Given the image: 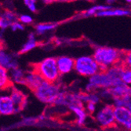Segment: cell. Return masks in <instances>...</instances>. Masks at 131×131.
Wrapping results in <instances>:
<instances>
[{
	"label": "cell",
	"instance_id": "35",
	"mask_svg": "<svg viewBox=\"0 0 131 131\" xmlns=\"http://www.w3.org/2000/svg\"><path fill=\"white\" fill-rule=\"evenodd\" d=\"M59 1H63V2H68V1H70V0H59Z\"/></svg>",
	"mask_w": 131,
	"mask_h": 131
},
{
	"label": "cell",
	"instance_id": "18",
	"mask_svg": "<svg viewBox=\"0 0 131 131\" xmlns=\"http://www.w3.org/2000/svg\"><path fill=\"white\" fill-rule=\"evenodd\" d=\"M13 86L9 74V70L0 65V91H6Z\"/></svg>",
	"mask_w": 131,
	"mask_h": 131
},
{
	"label": "cell",
	"instance_id": "19",
	"mask_svg": "<svg viewBox=\"0 0 131 131\" xmlns=\"http://www.w3.org/2000/svg\"><path fill=\"white\" fill-rule=\"evenodd\" d=\"M38 46V42L36 40V37H35V32H30L28 35V39L27 41L23 44L20 50L19 54H24L26 53Z\"/></svg>",
	"mask_w": 131,
	"mask_h": 131
},
{
	"label": "cell",
	"instance_id": "5",
	"mask_svg": "<svg viewBox=\"0 0 131 131\" xmlns=\"http://www.w3.org/2000/svg\"><path fill=\"white\" fill-rule=\"evenodd\" d=\"M94 118L99 126L102 128H110L115 126L114 116V106L107 104L94 113Z\"/></svg>",
	"mask_w": 131,
	"mask_h": 131
},
{
	"label": "cell",
	"instance_id": "24",
	"mask_svg": "<svg viewBox=\"0 0 131 131\" xmlns=\"http://www.w3.org/2000/svg\"><path fill=\"white\" fill-rule=\"evenodd\" d=\"M97 92L99 95L101 100H104V101L112 100V96L108 88H102V89L98 90Z\"/></svg>",
	"mask_w": 131,
	"mask_h": 131
},
{
	"label": "cell",
	"instance_id": "28",
	"mask_svg": "<svg viewBox=\"0 0 131 131\" xmlns=\"http://www.w3.org/2000/svg\"><path fill=\"white\" fill-rule=\"evenodd\" d=\"M84 108L87 114L93 115L97 111V104L93 102H87L84 104Z\"/></svg>",
	"mask_w": 131,
	"mask_h": 131
},
{
	"label": "cell",
	"instance_id": "7",
	"mask_svg": "<svg viewBox=\"0 0 131 131\" xmlns=\"http://www.w3.org/2000/svg\"><path fill=\"white\" fill-rule=\"evenodd\" d=\"M0 65L7 70L19 66L18 55L8 50L1 43H0Z\"/></svg>",
	"mask_w": 131,
	"mask_h": 131
},
{
	"label": "cell",
	"instance_id": "16",
	"mask_svg": "<svg viewBox=\"0 0 131 131\" xmlns=\"http://www.w3.org/2000/svg\"><path fill=\"white\" fill-rule=\"evenodd\" d=\"M25 73H26V71L25 70H23L22 68H20L19 66L9 70L10 80H11L12 83H13V85L18 84V85L24 86Z\"/></svg>",
	"mask_w": 131,
	"mask_h": 131
},
{
	"label": "cell",
	"instance_id": "21",
	"mask_svg": "<svg viewBox=\"0 0 131 131\" xmlns=\"http://www.w3.org/2000/svg\"><path fill=\"white\" fill-rule=\"evenodd\" d=\"M113 6L111 5H96V6H93L91 8L86 9L84 13H82V17H90L92 16H95L97 13L100 11H103L105 9H108L112 8Z\"/></svg>",
	"mask_w": 131,
	"mask_h": 131
},
{
	"label": "cell",
	"instance_id": "3",
	"mask_svg": "<svg viewBox=\"0 0 131 131\" xmlns=\"http://www.w3.org/2000/svg\"><path fill=\"white\" fill-rule=\"evenodd\" d=\"M61 87L58 82H51L43 80L41 84L33 90L34 95L40 102L52 105L54 104Z\"/></svg>",
	"mask_w": 131,
	"mask_h": 131
},
{
	"label": "cell",
	"instance_id": "10",
	"mask_svg": "<svg viewBox=\"0 0 131 131\" xmlns=\"http://www.w3.org/2000/svg\"><path fill=\"white\" fill-rule=\"evenodd\" d=\"M56 63L61 75H67L74 70L75 59L68 56H61L56 58Z\"/></svg>",
	"mask_w": 131,
	"mask_h": 131
},
{
	"label": "cell",
	"instance_id": "17",
	"mask_svg": "<svg viewBox=\"0 0 131 131\" xmlns=\"http://www.w3.org/2000/svg\"><path fill=\"white\" fill-rule=\"evenodd\" d=\"M124 67L125 66H123L121 64H118L111 66L105 70L106 73L108 74V76L113 80L114 85L117 84V83L120 82L122 81L120 77H121V74H122V71H123Z\"/></svg>",
	"mask_w": 131,
	"mask_h": 131
},
{
	"label": "cell",
	"instance_id": "6",
	"mask_svg": "<svg viewBox=\"0 0 131 131\" xmlns=\"http://www.w3.org/2000/svg\"><path fill=\"white\" fill-rule=\"evenodd\" d=\"M114 116L115 125L123 127L126 131L131 129V109L126 107L114 108Z\"/></svg>",
	"mask_w": 131,
	"mask_h": 131
},
{
	"label": "cell",
	"instance_id": "31",
	"mask_svg": "<svg viewBox=\"0 0 131 131\" xmlns=\"http://www.w3.org/2000/svg\"><path fill=\"white\" fill-rule=\"evenodd\" d=\"M117 1H118V0H106V3H107V4H108V5L112 6V4H114Z\"/></svg>",
	"mask_w": 131,
	"mask_h": 131
},
{
	"label": "cell",
	"instance_id": "27",
	"mask_svg": "<svg viewBox=\"0 0 131 131\" xmlns=\"http://www.w3.org/2000/svg\"><path fill=\"white\" fill-rule=\"evenodd\" d=\"M121 64L125 67L130 68V66H131V53H130V51L123 52V57L121 59Z\"/></svg>",
	"mask_w": 131,
	"mask_h": 131
},
{
	"label": "cell",
	"instance_id": "26",
	"mask_svg": "<svg viewBox=\"0 0 131 131\" xmlns=\"http://www.w3.org/2000/svg\"><path fill=\"white\" fill-rule=\"evenodd\" d=\"M24 3L31 13H36L38 10L37 3L38 0H23Z\"/></svg>",
	"mask_w": 131,
	"mask_h": 131
},
{
	"label": "cell",
	"instance_id": "9",
	"mask_svg": "<svg viewBox=\"0 0 131 131\" xmlns=\"http://www.w3.org/2000/svg\"><path fill=\"white\" fill-rule=\"evenodd\" d=\"M9 97L16 107V112H21L27 105V96L20 90L14 87V85L9 88Z\"/></svg>",
	"mask_w": 131,
	"mask_h": 131
},
{
	"label": "cell",
	"instance_id": "1",
	"mask_svg": "<svg viewBox=\"0 0 131 131\" xmlns=\"http://www.w3.org/2000/svg\"><path fill=\"white\" fill-rule=\"evenodd\" d=\"M123 53V51L113 48V47L97 46L94 49L92 56L98 64L101 71H105L111 66L121 64Z\"/></svg>",
	"mask_w": 131,
	"mask_h": 131
},
{
	"label": "cell",
	"instance_id": "12",
	"mask_svg": "<svg viewBox=\"0 0 131 131\" xmlns=\"http://www.w3.org/2000/svg\"><path fill=\"white\" fill-rule=\"evenodd\" d=\"M16 107L13 101L11 100L9 94H4L0 96V115H11L16 114Z\"/></svg>",
	"mask_w": 131,
	"mask_h": 131
},
{
	"label": "cell",
	"instance_id": "30",
	"mask_svg": "<svg viewBox=\"0 0 131 131\" xmlns=\"http://www.w3.org/2000/svg\"><path fill=\"white\" fill-rule=\"evenodd\" d=\"M97 90L98 89L90 82H87V84L85 86V92H97Z\"/></svg>",
	"mask_w": 131,
	"mask_h": 131
},
{
	"label": "cell",
	"instance_id": "33",
	"mask_svg": "<svg viewBox=\"0 0 131 131\" xmlns=\"http://www.w3.org/2000/svg\"><path fill=\"white\" fill-rule=\"evenodd\" d=\"M71 1H86V2H93L94 0H71Z\"/></svg>",
	"mask_w": 131,
	"mask_h": 131
},
{
	"label": "cell",
	"instance_id": "32",
	"mask_svg": "<svg viewBox=\"0 0 131 131\" xmlns=\"http://www.w3.org/2000/svg\"><path fill=\"white\" fill-rule=\"evenodd\" d=\"M43 3H46V4H49V3H54V2H57L58 0H41Z\"/></svg>",
	"mask_w": 131,
	"mask_h": 131
},
{
	"label": "cell",
	"instance_id": "11",
	"mask_svg": "<svg viewBox=\"0 0 131 131\" xmlns=\"http://www.w3.org/2000/svg\"><path fill=\"white\" fill-rule=\"evenodd\" d=\"M43 81L42 76L35 70H30L26 71L25 76V83L24 86L31 90V91L36 89Z\"/></svg>",
	"mask_w": 131,
	"mask_h": 131
},
{
	"label": "cell",
	"instance_id": "29",
	"mask_svg": "<svg viewBox=\"0 0 131 131\" xmlns=\"http://www.w3.org/2000/svg\"><path fill=\"white\" fill-rule=\"evenodd\" d=\"M9 28H10V29L13 31H23V30H25V25H24L23 24H21L18 20L14 22L9 26Z\"/></svg>",
	"mask_w": 131,
	"mask_h": 131
},
{
	"label": "cell",
	"instance_id": "14",
	"mask_svg": "<svg viewBox=\"0 0 131 131\" xmlns=\"http://www.w3.org/2000/svg\"><path fill=\"white\" fill-rule=\"evenodd\" d=\"M130 9H123V8H111L108 9H105L100 11L96 14L97 17H127L130 16Z\"/></svg>",
	"mask_w": 131,
	"mask_h": 131
},
{
	"label": "cell",
	"instance_id": "4",
	"mask_svg": "<svg viewBox=\"0 0 131 131\" xmlns=\"http://www.w3.org/2000/svg\"><path fill=\"white\" fill-rule=\"evenodd\" d=\"M74 70L80 76L89 78L101 71V68L93 56L84 55L75 59Z\"/></svg>",
	"mask_w": 131,
	"mask_h": 131
},
{
	"label": "cell",
	"instance_id": "13",
	"mask_svg": "<svg viewBox=\"0 0 131 131\" xmlns=\"http://www.w3.org/2000/svg\"><path fill=\"white\" fill-rule=\"evenodd\" d=\"M69 110L75 116L76 123L79 126H83L85 124L88 114L85 110L84 104H74L68 107Z\"/></svg>",
	"mask_w": 131,
	"mask_h": 131
},
{
	"label": "cell",
	"instance_id": "15",
	"mask_svg": "<svg viewBox=\"0 0 131 131\" xmlns=\"http://www.w3.org/2000/svg\"><path fill=\"white\" fill-rule=\"evenodd\" d=\"M113 97H123L125 95L131 94V88L129 85L123 82L122 81L117 84L108 88Z\"/></svg>",
	"mask_w": 131,
	"mask_h": 131
},
{
	"label": "cell",
	"instance_id": "25",
	"mask_svg": "<svg viewBox=\"0 0 131 131\" xmlns=\"http://www.w3.org/2000/svg\"><path fill=\"white\" fill-rule=\"evenodd\" d=\"M17 20L20 21L24 25H30L34 22L33 17L29 14H20L17 17Z\"/></svg>",
	"mask_w": 131,
	"mask_h": 131
},
{
	"label": "cell",
	"instance_id": "2",
	"mask_svg": "<svg viewBox=\"0 0 131 131\" xmlns=\"http://www.w3.org/2000/svg\"><path fill=\"white\" fill-rule=\"evenodd\" d=\"M33 70L37 71L43 80L48 82H57L61 78L56 63V57H46L39 63L34 64Z\"/></svg>",
	"mask_w": 131,
	"mask_h": 131
},
{
	"label": "cell",
	"instance_id": "34",
	"mask_svg": "<svg viewBox=\"0 0 131 131\" xmlns=\"http://www.w3.org/2000/svg\"><path fill=\"white\" fill-rule=\"evenodd\" d=\"M125 1H126V3H131V0H125Z\"/></svg>",
	"mask_w": 131,
	"mask_h": 131
},
{
	"label": "cell",
	"instance_id": "23",
	"mask_svg": "<svg viewBox=\"0 0 131 131\" xmlns=\"http://www.w3.org/2000/svg\"><path fill=\"white\" fill-rule=\"evenodd\" d=\"M120 79L123 82L126 83L127 85H130V83H131V69H130V68L124 67V68L122 71Z\"/></svg>",
	"mask_w": 131,
	"mask_h": 131
},
{
	"label": "cell",
	"instance_id": "20",
	"mask_svg": "<svg viewBox=\"0 0 131 131\" xmlns=\"http://www.w3.org/2000/svg\"><path fill=\"white\" fill-rule=\"evenodd\" d=\"M57 27L56 23H39L35 26V30L37 35H42L53 31Z\"/></svg>",
	"mask_w": 131,
	"mask_h": 131
},
{
	"label": "cell",
	"instance_id": "8",
	"mask_svg": "<svg viewBox=\"0 0 131 131\" xmlns=\"http://www.w3.org/2000/svg\"><path fill=\"white\" fill-rule=\"evenodd\" d=\"M89 82L98 90L102 88H110L114 85L113 80L108 76L105 71H99L96 74L89 77Z\"/></svg>",
	"mask_w": 131,
	"mask_h": 131
},
{
	"label": "cell",
	"instance_id": "22",
	"mask_svg": "<svg viewBox=\"0 0 131 131\" xmlns=\"http://www.w3.org/2000/svg\"><path fill=\"white\" fill-rule=\"evenodd\" d=\"M0 17H3L4 19H6L7 21H9L11 25L13 24L14 22L17 21V17L18 16L14 13V12L11 11V10H4L3 13L0 14Z\"/></svg>",
	"mask_w": 131,
	"mask_h": 131
}]
</instances>
